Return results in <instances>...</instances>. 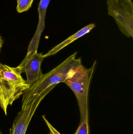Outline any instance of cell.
<instances>
[{"instance_id":"1","label":"cell","mask_w":133,"mask_h":134,"mask_svg":"<svg viewBox=\"0 0 133 134\" xmlns=\"http://www.w3.org/2000/svg\"><path fill=\"white\" fill-rule=\"evenodd\" d=\"M75 52L61 63L45 74L41 79L25 91L23 93L22 109L40 97L47 90L60 83H65L74 72L77 67L82 64L80 58H77Z\"/></svg>"},{"instance_id":"2","label":"cell","mask_w":133,"mask_h":134,"mask_svg":"<svg viewBox=\"0 0 133 134\" xmlns=\"http://www.w3.org/2000/svg\"><path fill=\"white\" fill-rule=\"evenodd\" d=\"M20 67H11L0 63V99L1 107L6 115L9 105L18 98L29 85L21 75Z\"/></svg>"},{"instance_id":"3","label":"cell","mask_w":133,"mask_h":134,"mask_svg":"<svg viewBox=\"0 0 133 134\" xmlns=\"http://www.w3.org/2000/svg\"><path fill=\"white\" fill-rule=\"evenodd\" d=\"M96 65V61L90 68L80 64L64 83L72 91L77 99L80 112V121L89 117V90Z\"/></svg>"},{"instance_id":"4","label":"cell","mask_w":133,"mask_h":134,"mask_svg":"<svg viewBox=\"0 0 133 134\" xmlns=\"http://www.w3.org/2000/svg\"><path fill=\"white\" fill-rule=\"evenodd\" d=\"M108 14L115 20L120 31L126 37L133 36L132 0H107Z\"/></svg>"},{"instance_id":"5","label":"cell","mask_w":133,"mask_h":134,"mask_svg":"<svg viewBox=\"0 0 133 134\" xmlns=\"http://www.w3.org/2000/svg\"><path fill=\"white\" fill-rule=\"evenodd\" d=\"M45 59L42 53L37 50L28 52L22 62L18 66L22 72L27 76L26 82L30 87L40 79L43 75L41 69V64Z\"/></svg>"},{"instance_id":"6","label":"cell","mask_w":133,"mask_h":134,"mask_svg":"<svg viewBox=\"0 0 133 134\" xmlns=\"http://www.w3.org/2000/svg\"><path fill=\"white\" fill-rule=\"evenodd\" d=\"M50 91V90L46 91L29 104L21 109L13 121L12 126L9 130L10 134H26L30 120L37 108L43 98Z\"/></svg>"},{"instance_id":"7","label":"cell","mask_w":133,"mask_h":134,"mask_svg":"<svg viewBox=\"0 0 133 134\" xmlns=\"http://www.w3.org/2000/svg\"><path fill=\"white\" fill-rule=\"evenodd\" d=\"M95 24H91L84 27L80 30L78 31L76 33L69 37L67 39L59 44L58 45L54 47L51 49L47 53L43 55L45 58L47 57L50 56L55 55L58 53L59 51L63 49L65 47L72 43L78 38L81 37L83 36L86 35L87 34L90 33L93 29L95 27Z\"/></svg>"},{"instance_id":"8","label":"cell","mask_w":133,"mask_h":134,"mask_svg":"<svg viewBox=\"0 0 133 134\" xmlns=\"http://www.w3.org/2000/svg\"><path fill=\"white\" fill-rule=\"evenodd\" d=\"M34 0H17L16 10L19 13L26 12L32 6Z\"/></svg>"},{"instance_id":"9","label":"cell","mask_w":133,"mask_h":134,"mask_svg":"<svg viewBox=\"0 0 133 134\" xmlns=\"http://www.w3.org/2000/svg\"><path fill=\"white\" fill-rule=\"evenodd\" d=\"M90 131L88 117H86L84 120L80 121L79 127L74 134H90Z\"/></svg>"},{"instance_id":"10","label":"cell","mask_w":133,"mask_h":134,"mask_svg":"<svg viewBox=\"0 0 133 134\" xmlns=\"http://www.w3.org/2000/svg\"><path fill=\"white\" fill-rule=\"evenodd\" d=\"M42 117H43V119L44 121H45L47 126L48 128H49V130H50L49 134H61L49 123L48 120L45 118V116H43Z\"/></svg>"},{"instance_id":"11","label":"cell","mask_w":133,"mask_h":134,"mask_svg":"<svg viewBox=\"0 0 133 134\" xmlns=\"http://www.w3.org/2000/svg\"><path fill=\"white\" fill-rule=\"evenodd\" d=\"M3 43H4V42H3V39H2L1 36L0 35V52H1V49L2 48V46H3Z\"/></svg>"},{"instance_id":"12","label":"cell","mask_w":133,"mask_h":134,"mask_svg":"<svg viewBox=\"0 0 133 134\" xmlns=\"http://www.w3.org/2000/svg\"><path fill=\"white\" fill-rule=\"evenodd\" d=\"M1 99H0V107H1Z\"/></svg>"},{"instance_id":"13","label":"cell","mask_w":133,"mask_h":134,"mask_svg":"<svg viewBox=\"0 0 133 134\" xmlns=\"http://www.w3.org/2000/svg\"><path fill=\"white\" fill-rule=\"evenodd\" d=\"M0 134H2V132H1V131H0Z\"/></svg>"},{"instance_id":"14","label":"cell","mask_w":133,"mask_h":134,"mask_svg":"<svg viewBox=\"0 0 133 134\" xmlns=\"http://www.w3.org/2000/svg\"><path fill=\"white\" fill-rule=\"evenodd\" d=\"M16 1H17V0H16Z\"/></svg>"}]
</instances>
